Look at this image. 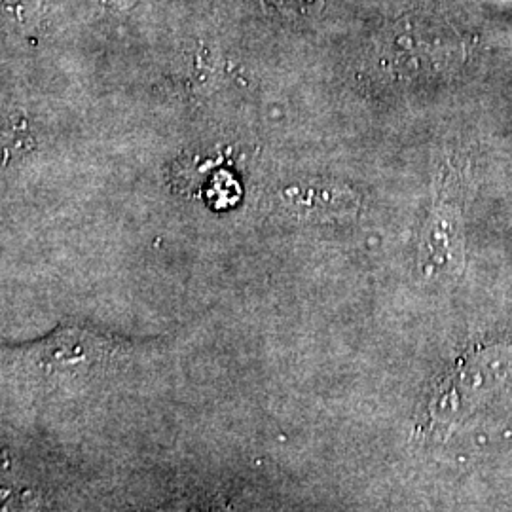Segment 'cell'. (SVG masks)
Returning <instances> with one entry per match:
<instances>
[{"label": "cell", "mask_w": 512, "mask_h": 512, "mask_svg": "<svg viewBox=\"0 0 512 512\" xmlns=\"http://www.w3.org/2000/svg\"><path fill=\"white\" fill-rule=\"evenodd\" d=\"M272 10L291 18H310L323 10L325 0H264Z\"/></svg>", "instance_id": "6da1fadb"}]
</instances>
